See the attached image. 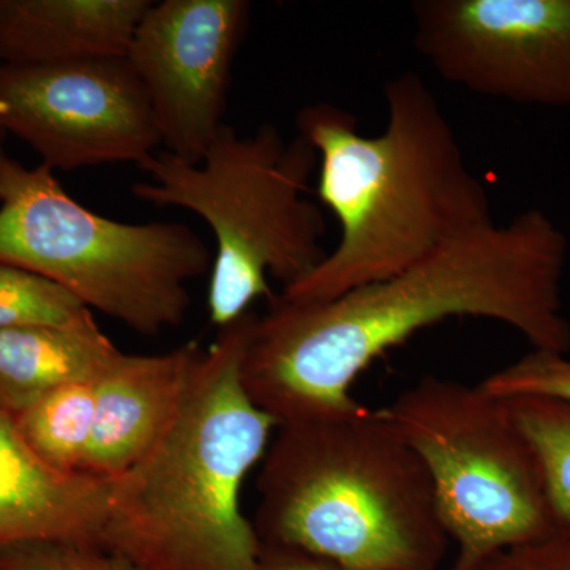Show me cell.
Returning <instances> with one entry per match:
<instances>
[{"label": "cell", "mask_w": 570, "mask_h": 570, "mask_svg": "<svg viewBox=\"0 0 570 570\" xmlns=\"http://www.w3.org/2000/svg\"><path fill=\"white\" fill-rule=\"evenodd\" d=\"M568 250L561 228L528 209L328 302L295 305L275 295L250 333L243 385L279 425L354 417L367 409L348 392L355 379L389 348L450 317L501 322L532 351L568 355Z\"/></svg>", "instance_id": "obj_1"}, {"label": "cell", "mask_w": 570, "mask_h": 570, "mask_svg": "<svg viewBox=\"0 0 570 570\" xmlns=\"http://www.w3.org/2000/svg\"><path fill=\"white\" fill-rule=\"evenodd\" d=\"M387 124L366 137L351 111L306 105L298 135L317 154V195L340 239L279 298L295 305L389 279L442 246L493 224L485 186L469 170L433 91L414 71L385 82Z\"/></svg>", "instance_id": "obj_2"}, {"label": "cell", "mask_w": 570, "mask_h": 570, "mask_svg": "<svg viewBox=\"0 0 570 570\" xmlns=\"http://www.w3.org/2000/svg\"><path fill=\"white\" fill-rule=\"evenodd\" d=\"M257 314L219 330L171 425L112 479L102 546L137 570H255L262 542L243 487L279 426L255 406L242 363Z\"/></svg>", "instance_id": "obj_3"}, {"label": "cell", "mask_w": 570, "mask_h": 570, "mask_svg": "<svg viewBox=\"0 0 570 570\" xmlns=\"http://www.w3.org/2000/svg\"><path fill=\"white\" fill-rule=\"evenodd\" d=\"M257 490L262 546L341 570H438L449 550L430 472L371 409L277 426Z\"/></svg>", "instance_id": "obj_4"}, {"label": "cell", "mask_w": 570, "mask_h": 570, "mask_svg": "<svg viewBox=\"0 0 570 570\" xmlns=\"http://www.w3.org/2000/svg\"><path fill=\"white\" fill-rule=\"evenodd\" d=\"M137 200L197 214L212 228L209 322L217 328L275 298L268 277L284 288L305 279L326 257V224L309 197L317 154L302 137L285 140L272 124L239 135L225 124L200 164L157 151L140 165Z\"/></svg>", "instance_id": "obj_5"}, {"label": "cell", "mask_w": 570, "mask_h": 570, "mask_svg": "<svg viewBox=\"0 0 570 570\" xmlns=\"http://www.w3.org/2000/svg\"><path fill=\"white\" fill-rule=\"evenodd\" d=\"M0 262L61 285L89 307L157 336L183 324L187 285L213 254L189 225L127 224L78 204L55 171L29 168L0 138Z\"/></svg>", "instance_id": "obj_6"}, {"label": "cell", "mask_w": 570, "mask_h": 570, "mask_svg": "<svg viewBox=\"0 0 570 570\" xmlns=\"http://www.w3.org/2000/svg\"><path fill=\"white\" fill-rule=\"evenodd\" d=\"M377 414L414 450L433 480L459 557L475 570L499 551L566 534L538 450L504 401L480 385L420 379Z\"/></svg>", "instance_id": "obj_7"}, {"label": "cell", "mask_w": 570, "mask_h": 570, "mask_svg": "<svg viewBox=\"0 0 570 570\" xmlns=\"http://www.w3.org/2000/svg\"><path fill=\"white\" fill-rule=\"evenodd\" d=\"M0 134L31 146L52 171L140 167L163 146L151 104L126 56L0 63Z\"/></svg>", "instance_id": "obj_8"}, {"label": "cell", "mask_w": 570, "mask_h": 570, "mask_svg": "<svg viewBox=\"0 0 570 570\" xmlns=\"http://www.w3.org/2000/svg\"><path fill=\"white\" fill-rule=\"evenodd\" d=\"M414 47L442 80L532 107H570V0H415Z\"/></svg>", "instance_id": "obj_9"}, {"label": "cell", "mask_w": 570, "mask_h": 570, "mask_svg": "<svg viewBox=\"0 0 570 570\" xmlns=\"http://www.w3.org/2000/svg\"><path fill=\"white\" fill-rule=\"evenodd\" d=\"M250 10L246 0H164L138 22L126 59L151 104L164 151L204 160L225 126Z\"/></svg>", "instance_id": "obj_10"}, {"label": "cell", "mask_w": 570, "mask_h": 570, "mask_svg": "<svg viewBox=\"0 0 570 570\" xmlns=\"http://www.w3.org/2000/svg\"><path fill=\"white\" fill-rule=\"evenodd\" d=\"M204 352L197 343L157 355L122 352L97 377L82 474L119 478L156 445L178 415Z\"/></svg>", "instance_id": "obj_11"}, {"label": "cell", "mask_w": 570, "mask_h": 570, "mask_svg": "<svg viewBox=\"0 0 570 570\" xmlns=\"http://www.w3.org/2000/svg\"><path fill=\"white\" fill-rule=\"evenodd\" d=\"M111 482L48 466L0 411V549L45 540L102 546Z\"/></svg>", "instance_id": "obj_12"}, {"label": "cell", "mask_w": 570, "mask_h": 570, "mask_svg": "<svg viewBox=\"0 0 570 570\" xmlns=\"http://www.w3.org/2000/svg\"><path fill=\"white\" fill-rule=\"evenodd\" d=\"M149 0H0V63L126 56Z\"/></svg>", "instance_id": "obj_13"}, {"label": "cell", "mask_w": 570, "mask_h": 570, "mask_svg": "<svg viewBox=\"0 0 570 570\" xmlns=\"http://www.w3.org/2000/svg\"><path fill=\"white\" fill-rule=\"evenodd\" d=\"M121 354L94 317L0 330V411L14 417L52 390L99 377Z\"/></svg>", "instance_id": "obj_14"}, {"label": "cell", "mask_w": 570, "mask_h": 570, "mask_svg": "<svg viewBox=\"0 0 570 570\" xmlns=\"http://www.w3.org/2000/svg\"><path fill=\"white\" fill-rule=\"evenodd\" d=\"M96 389L97 377L63 385L13 417L26 444L56 471L82 474L96 417Z\"/></svg>", "instance_id": "obj_15"}, {"label": "cell", "mask_w": 570, "mask_h": 570, "mask_svg": "<svg viewBox=\"0 0 570 570\" xmlns=\"http://www.w3.org/2000/svg\"><path fill=\"white\" fill-rule=\"evenodd\" d=\"M502 401L538 450L561 530L570 534V403L539 396Z\"/></svg>", "instance_id": "obj_16"}, {"label": "cell", "mask_w": 570, "mask_h": 570, "mask_svg": "<svg viewBox=\"0 0 570 570\" xmlns=\"http://www.w3.org/2000/svg\"><path fill=\"white\" fill-rule=\"evenodd\" d=\"M92 317V311L61 285L0 262V330L73 325Z\"/></svg>", "instance_id": "obj_17"}, {"label": "cell", "mask_w": 570, "mask_h": 570, "mask_svg": "<svg viewBox=\"0 0 570 570\" xmlns=\"http://www.w3.org/2000/svg\"><path fill=\"white\" fill-rule=\"evenodd\" d=\"M0 570H137L100 543L45 540L0 549Z\"/></svg>", "instance_id": "obj_18"}, {"label": "cell", "mask_w": 570, "mask_h": 570, "mask_svg": "<svg viewBox=\"0 0 570 570\" xmlns=\"http://www.w3.org/2000/svg\"><path fill=\"white\" fill-rule=\"evenodd\" d=\"M479 385L501 400L539 396L570 403V360L554 352L532 351Z\"/></svg>", "instance_id": "obj_19"}, {"label": "cell", "mask_w": 570, "mask_h": 570, "mask_svg": "<svg viewBox=\"0 0 570 570\" xmlns=\"http://www.w3.org/2000/svg\"><path fill=\"white\" fill-rule=\"evenodd\" d=\"M475 570H570V534L499 551Z\"/></svg>", "instance_id": "obj_20"}, {"label": "cell", "mask_w": 570, "mask_h": 570, "mask_svg": "<svg viewBox=\"0 0 570 570\" xmlns=\"http://www.w3.org/2000/svg\"><path fill=\"white\" fill-rule=\"evenodd\" d=\"M255 570H341L332 562L307 554L305 551L284 547L262 546Z\"/></svg>", "instance_id": "obj_21"}, {"label": "cell", "mask_w": 570, "mask_h": 570, "mask_svg": "<svg viewBox=\"0 0 570 570\" xmlns=\"http://www.w3.org/2000/svg\"><path fill=\"white\" fill-rule=\"evenodd\" d=\"M2 137H3V135H2V134H0V138H2Z\"/></svg>", "instance_id": "obj_22"}]
</instances>
